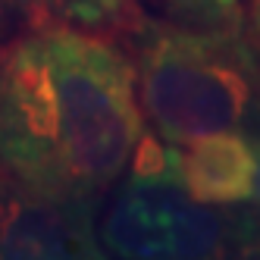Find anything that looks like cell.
Listing matches in <instances>:
<instances>
[{
    "label": "cell",
    "instance_id": "obj_5",
    "mask_svg": "<svg viewBox=\"0 0 260 260\" xmlns=\"http://www.w3.org/2000/svg\"><path fill=\"white\" fill-rule=\"evenodd\" d=\"M166 166L179 188L198 204H254L257 147L248 132H210L191 141H166Z\"/></svg>",
    "mask_w": 260,
    "mask_h": 260
},
{
    "label": "cell",
    "instance_id": "obj_4",
    "mask_svg": "<svg viewBox=\"0 0 260 260\" xmlns=\"http://www.w3.org/2000/svg\"><path fill=\"white\" fill-rule=\"evenodd\" d=\"M0 260H113L98 201L57 198L0 176Z\"/></svg>",
    "mask_w": 260,
    "mask_h": 260
},
{
    "label": "cell",
    "instance_id": "obj_7",
    "mask_svg": "<svg viewBox=\"0 0 260 260\" xmlns=\"http://www.w3.org/2000/svg\"><path fill=\"white\" fill-rule=\"evenodd\" d=\"M176 19L194 25H235L241 22L238 0H170Z\"/></svg>",
    "mask_w": 260,
    "mask_h": 260
},
{
    "label": "cell",
    "instance_id": "obj_10",
    "mask_svg": "<svg viewBox=\"0 0 260 260\" xmlns=\"http://www.w3.org/2000/svg\"><path fill=\"white\" fill-rule=\"evenodd\" d=\"M254 147H257V176H254V204L260 207V135H254Z\"/></svg>",
    "mask_w": 260,
    "mask_h": 260
},
{
    "label": "cell",
    "instance_id": "obj_3",
    "mask_svg": "<svg viewBox=\"0 0 260 260\" xmlns=\"http://www.w3.org/2000/svg\"><path fill=\"white\" fill-rule=\"evenodd\" d=\"M113 260H260V207H210L185 194L166 166V141L144 132L101 219Z\"/></svg>",
    "mask_w": 260,
    "mask_h": 260
},
{
    "label": "cell",
    "instance_id": "obj_9",
    "mask_svg": "<svg viewBox=\"0 0 260 260\" xmlns=\"http://www.w3.org/2000/svg\"><path fill=\"white\" fill-rule=\"evenodd\" d=\"M245 22H248V35H251V41L257 44L260 50V0H248V16H245Z\"/></svg>",
    "mask_w": 260,
    "mask_h": 260
},
{
    "label": "cell",
    "instance_id": "obj_1",
    "mask_svg": "<svg viewBox=\"0 0 260 260\" xmlns=\"http://www.w3.org/2000/svg\"><path fill=\"white\" fill-rule=\"evenodd\" d=\"M141 135L135 69L113 41L47 19L0 44V176L98 201L128 173Z\"/></svg>",
    "mask_w": 260,
    "mask_h": 260
},
{
    "label": "cell",
    "instance_id": "obj_2",
    "mask_svg": "<svg viewBox=\"0 0 260 260\" xmlns=\"http://www.w3.org/2000/svg\"><path fill=\"white\" fill-rule=\"evenodd\" d=\"M154 135L170 144L210 132L260 135V50L235 25L135 19L125 47Z\"/></svg>",
    "mask_w": 260,
    "mask_h": 260
},
{
    "label": "cell",
    "instance_id": "obj_8",
    "mask_svg": "<svg viewBox=\"0 0 260 260\" xmlns=\"http://www.w3.org/2000/svg\"><path fill=\"white\" fill-rule=\"evenodd\" d=\"M35 25V13L28 0H0V44L10 41L13 35Z\"/></svg>",
    "mask_w": 260,
    "mask_h": 260
},
{
    "label": "cell",
    "instance_id": "obj_6",
    "mask_svg": "<svg viewBox=\"0 0 260 260\" xmlns=\"http://www.w3.org/2000/svg\"><path fill=\"white\" fill-rule=\"evenodd\" d=\"M35 22H47V19H60L72 22L82 28H101L110 22H122L125 10L132 7V0H28Z\"/></svg>",
    "mask_w": 260,
    "mask_h": 260
}]
</instances>
